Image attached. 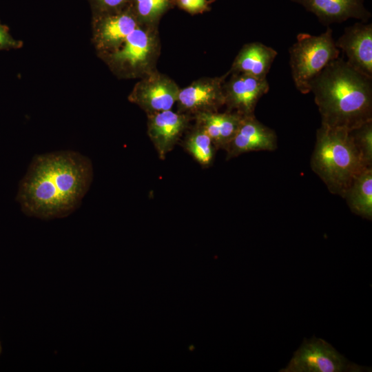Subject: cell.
Returning a JSON list of instances; mask_svg holds the SVG:
<instances>
[{"instance_id":"12","label":"cell","mask_w":372,"mask_h":372,"mask_svg":"<svg viewBox=\"0 0 372 372\" xmlns=\"http://www.w3.org/2000/svg\"><path fill=\"white\" fill-rule=\"evenodd\" d=\"M222 78L197 81L179 90L177 103L180 113L195 114L218 112L225 105Z\"/></svg>"},{"instance_id":"3","label":"cell","mask_w":372,"mask_h":372,"mask_svg":"<svg viewBox=\"0 0 372 372\" xmlns=\"http://www.w3.org/2000/svg\"><path fill=\"white\" fill-rule=\"evenodd\" d=\"M312 170L329 191L344 198L354 178L369 167L350 130L320 125L311 158Z\"/></svg>"},{"instance_id":"18","label":"cell","mask_w":372,"mask_h":372,"mask_svg":"<svg viewBox=\"0 0 372 372\" xmlns=\"http://www.w3.org/2000/svg\"><path fill=\"white\" fill-rule=\"evenodd\" d=\"M182 146L203 167L212 165L216 148L207 134L198 125L187 135Z\"/></svg>"},{"instance_id":"14","label":"cell","mask_w":372,"mask_h":372,"mask_svg":"<svg viewBox=\"0 0 372 372\" xmlns=\"http://www.w3.org/2000/svg\"><path fill=\"white\" fill-rule=\"evenodd\" d=\"M313 13L320 23L328 25L342 23L350 18L367 22L371 13L365 8L363 0H291Z\"/></svg>"},{"instance_id":"24","label":"cell","mask_w":372,"mask_h":372,"mask_svg":"<svg viewBox=\"0 0 372 372\" xmlns=\"http://www.w3.org/2000/svg\"><path fill=\"white\" fill-rule=\"evenodd\" d=\"M214 1H215V0H210L209 1H210V2H213Z\"/></svg>"},{"instance_id":"15","label":"cell","mask_w":372,"mask_h":372,"mask_svg":"<svg viewBox=\"0 0 372 372\" xmlns=\"http://www.w3.org/2000/svg\"><path fill=\"white\" fill-rule=\"evenodd\" d=\"M195 115L196 125L207 134L216 149L224 150L237 132L243 118L236 112L229 111L204 112Z\"/></svg>"},{"instance_id":"17","label":"cell","mask_w":372,"mask_h":372,"mask_svg":"<svg viewBox=\"0 0 372 372\" xmlns=\"http://www.w3.org/2000/svg\"><path fill=\"white\" fill-rule=\"evenodd\" d=\"M344 198L351 211L363 218L372 219V167L357 175Z\"/></svg>"},{"instance_id":"11","label":"cell","mask_w":372,"mask_h":372,"mask_svg":"<svg viewBox=\"0 0 372 372\" xmlns=\"http://www.w3.org/2000/svg\"><path fill=\"white\" fill-rule=\"evenodd\" d=\"M277 148L276 132L256 119L243 116L235 136L225 149L227 160L253 151H273Z\"/></svg>"},{"instance_id":"20","label":"cell","mask_w":372,"mask_h":372,"mask_svg":"<svg viewBox=\"0 0 372 372\" xmlns=\"http://www.w3.org/2000/svg\"><path fill=\"white\" fill-rule=\"evenodd\" d=\"M366 164L372 167V121L350 130Z\"/></svg>"},{"instance_id":"4","label":"cell","mask_w":372,"mask_h":372,"mask_svg":"<svg viewBox=\"0 0 372 372\" xmlns=\"http://www.w3.org/2000/svg\"><path fill=\"white\" fill-rule=\"evenodd\" d=\"M340 52L329 27L319 35L298 34L296 41L289 48V65L296 89L304 94L311 92L313 79L338 59Z\"/></svg>"},{"instance_id":"22","label":"cell","mask_w":372,"mask_h":372,"mask_svg":"<svg viewBox=\"0 0 372 372\" xmlns=\"http://www.w3.org/2000/svg\"><path fill=\"white\" fill-rule=\"evenodd\" d=\"M22 43L14 39L8 28L0 22V51L21 48Z\"/></svg>"},{"instance_id":"6","label":"cell","mask_w":372,"mask_h":372,"mask_svg":"<svg viewBox=\"0 0 372 372\" xmlns=\"http://www.w3.org/2000/svg\"><path fill=\"white\" fill-rule=\"evenodd\" d=\"M154 50V37L139 25L117 49L107 54L108 63L121 74H136L147 67Z\"/></svg>"},{"instance_id":"5","label":"cell","mask_w":372,"mask_h":372,"mask_svg":"<svg viewBox=\"0 0 372 372\" xmlns=\"http://www.w3.org/2000/svg\"><path fill=\"white\" fill-rule=\"evenodd\" d=\"M280 372H362L371 368L349 361L322 338L304 339L288 365Z\"/></svg>"},{"instance_id":"8","label":"cell","mask_w":372,"mask_h":372,"mask_svg":"<svg viewBox=\"0 0 372 372\" xmlns=\"http://www.w3.org/2000/svg\"><path fill=\"white\" fill-rule=\"evenodd\" d=\"M179 90L167 76L154 74L135 85L129 100L150 114L171 110L177 102Z\"/></svg>"},{"instance_id":"10","label":"cell","mask_w":372,"mask_h":372,"mask_svg":"<svg viewBox=\"0 0 372 372\" xmlns=\"http://www.w3.org/2000/svg\"><path fill=\"white\" fill-rule=\"evenodd\" d=\"M346 55L347 62L361 74L372 78V25L355 23L344 29L335 41Z\"/></svg>"},{"instance_id":"9","label":"cell","mask_w":372,"mask_h":372,"mask_svg":"<svg viewBox=\"0 0 372 372\" xmlns=\"http://www.w3.org/2000/svg\"><path fill=\"white\" fill-rule=\"evenodd\" d=\"M269 90L267 79L234 73L229 82L223 86L227 111L236 112L242 116L254 115L258 101Z\"/></svg>"},{"instance_id":"21","label":"cell","mask_w":372,"mask_h":372,"mask_svg":"<svg viewBox=\"0 0 372 372\" xmlns=\"http://www.w3.org/2000/svg\"><path fill=\"white\" fill-rule=\"evenodd\" d=\"M94 14L116 11L128 8L131 0H89Z\"/></svg>"},{"instance_id":"7","label":"cell","mask_w":372,"mask_h":372,"mask_svg":"<svg viewBox=\"0 0 372 372\" xmlns=\"http://www.w3.org/2000/svg\"><path fill=\"white\" fill-rule=\"evenodd\" d=\"M139 21L129 8L94 14L93 41L101 52L110 54L117 49L137 27Z\"/></svg>"},{"instance_id":"16","label":"cell","mask_w":372,"mask_h":372,"mask_svg":"<svg viewBox=\"0 0 372 372\" xmlns=\"http://www.w3.org/2000/svg\"><path fill=\"white\" fill-rule=\"evenodd\" d=\"M277 54L274 49L262 43H247L236 57L231 71L258 79H266Z\"/></svg>"},{"instance_id":"23","label":"cell","mask_w":372,"mask_h":372,"mask_svg":"<svg viewBox=\"0 0 372 372\" xmlns=\"http://www.w3.org/2000/svg\"><path fill=\"white\" fill-rule=\"evenodd\" d=\"M177 5L191 13H199L207 10V0H176Z\"/></svg>"},{"instance_id":"13","label":"cell","mask_w":372,"mask_h":372,"mask_svg":"<svg viewBox=\"0 0 372 372\" xmlns=\"http://www.w3.org/2000/svg\"><path fill=\"white\" fill-rule=\"evenodd\" d=\"M147 134L161 159L173 149L186 130L188 114L171 110L147 114Z\"/></svg>"},{"instance_id":"1","label":"cell","mask_w":372,"mask_h":372,"mask_svg":"<svg viewBox=\"0 0 372 372\" xmlns=\"http://www.w3.org/2000/svg\"><path fill=\"white\" fill-rule=\"evenodd\" d=\"M92 179V162L81 153L65 150L38 154L19 182L16 200L28 216L64 217L80 206Z\"/></svg>"},{"instance_id":"19","label":"cell","mask_w":372,"mask_h":372,"mask_svg":"<svg viewBox=\"0 0 372 372\" xmlns=\"http://www.w3.org/2000/svg\"><path fill=\"white\" fill-rule=\"evenodd\" d=\"M172 0H131L129 8L143 22H151L169 8Z\"/></svg>"},{"instance_id":"2","label":"cell","mask_w":372,"mask_h":372,"mask_svg":"<svg viewBox=\"0 0 372 372\" xmlns=\"http://www.w3.org/2000/svg\"><path fill=\"white\" fill-rule=\"evenodd\" d=\"M311 92L321 124L351 130L372 121V78L338 57L313 79Z\"/></svg>"}]
</instances>
